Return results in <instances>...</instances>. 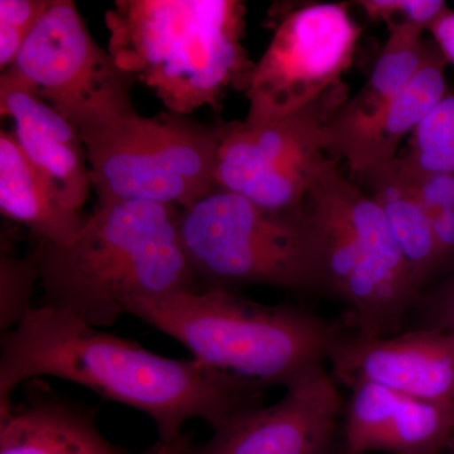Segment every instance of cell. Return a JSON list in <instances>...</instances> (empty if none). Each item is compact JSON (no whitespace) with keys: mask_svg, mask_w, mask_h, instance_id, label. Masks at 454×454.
<instances>
[{"mask_svg":"<svg viewBox=\"0 0 454 454\" xmlns=\"http://www.w3.org/2000/svg\"><path fill=\"white\" fill-rule=\"evenodd\" d=\"M41 376L74 382L142 411L153 420L160 443L184 437L188 420L219 428L239 411L258 405L264 390L196 358L153 354L47 304L33 307L3 336L0 408L12 404L17 387Z\"/></svg>","mask_w":454,"mask_h":454,"instance_id":"obj_1","label":"cell"},{"mask_svg":"<svg viewBox=\"0 0 454 454\" xmlns=\"http://www.w3.org/2000/svg\"><path fill=\"white\" fill-rule=\"evenodd\" d=\"M181 211L149 201L107 203L68 243L40 241L43 304L101 328L140 301L201 289L182 244Z\"/></svg>","mask_w":454,"mask_h":454,"instance_id":"obj_2","label":"cell"},{"mask_svg":"<svg viewBox=\"0 0 454 454\" xmlns=\"http://www.w3.org/2000/svg\"><path fill=\"white\" fill-rule=\"evenodd\" d=\"M245 14L239 0H118L106 14L107 52L167 112L217 110L227 90H247L253 73Z\"/></svg>","mask_w":454,"mask_h":454,"instance_id":"obj_3","label":"cell"},{"mask_svg":"<svg viewBox=\"0 0 454 454\" xmlns=\"http://www.w3.org/2000/svg\"><path fill=\"white\" fill-rule=\"evenodd\" d=\"M129 315L178 340L205 365L262 389H286L324 367L340 336L309 310L256 303L226 288L140 301Z\"/></svg>","mask_w":454,"mask_h":454,"instance_id":"obj_4","label":"cell"},{"mask_svg":"<svg viewBox=\"0 0 454 454\" xmlns=\"http://www.w3.org/2000/svg\"><path fill=\"white\" fill-rule=\"evenodd\" d=\"M321 254L324 294L348 313L355 334H395L420 297L378 203L331 160L309 197Z\"/></svg>","mask_w":454,"mask_h":454,"instance_id":"obj_5","label":"cell"},{"mask_svg":"<svg viewBox=\"0 0 454 454\" xmlns=\"http://www.w3.org/2000/svg\"><path fill=\"white\" fill-rule=\"evenodd\" d=\"M182 244L203 288L273 286L321 293V254L306 206L270 211L216 190L181 211Z\"/></svg>","mask_w":454,"mask_h":454,"instance_id":"obj_6","label":"cell"},{"mask_svg":"<svg viewBox=\"0 0 454 454\" xmlns=\"http://www.w3.org/2000/svg\"><path fill=\"white\" fill-rule=\"evenodd\" d=\"M225 125L206 127L175 113L138 114L82 131L98 205L149 201L192 207L217 190V152Z\"/></svg>","mask_w":454,"mask_h":454,"instance_id":"obj_7","label":"cell"},{"mask_svg":"<svg viewBox=\"0 0 454 454\" xmlns=\"http://www.w3.org/2000/svg\"><path fill=\"white\" fill-rule=\"evenodd\" d=\"M5 71L80 130L137 113L136 79L95 43L71 0H51Z\"/></svg>","mask_w":454,"mask_h":454,"instance_id":"obj_8","label":"cell"},{"mask_svg":"<svg viewBox=\"0 0 454 454\" xmlns=\"http://www.w3.org/2000/svg\"><path fill=\"white\" fill-rule=\"evenodd\" d=\"M343 90L279 121L225 124L215 169L217 190L265 210L303 208L331 160L325 157L324 127L345 104Z\"/></svg>","mask_w":454,"mask_h":454,"instance_id":"obj_9","label":"cell"},{"mask_svg":"<svg viewBox=\"0 0 454 454\" xmlns=\"http://www.w3.org/2000/svg\"><path fill=\"white\" fill-rule=\"evenodd\" d=\"M360 35L345 3H309L286 13L254 65L244 121H279L345 89L342 74Z\"/></svg>","mask_w":454,"mask_h":454,"instance_id":"obj_10","label":"cell"},{"mask_svg":"<svg viewBox=\"0 0 454 454\" xmlns=\"http://www.w3.org/2000/svg\"><path fill=\"white\" fill-rule=\"evenodd\" d=\"M342 411L336 380L319 367L279 402L236 413L191 454H331Z\"/></svg>","mask_w":454,"mask_h":454,"instance_id":"obj_11","label":"cell"},{"mask_svg":"<svg viewBox=\"0 0 454 454\" xmlns=\"http://www.w3.org/2000/svg\"><path fill=\"white\" fill-rule=\"evenodd\" d=\"M328 361L337 384L364 382L454 404V333L417 327L385 337L340 333Z\"/></svg>","mask_w":454,"mask_h":454,"instance_id":"obj_12","label":"cell"},{"mask_svg":"<svg viewBox=\"0 0 454 454\" xmlns=\"http://www.w3.org/2000/svg\"><path fill=\"white\" fill-rule=\"evenodd\" d=\"M345 405V454H443L454 446V404L364 382Z\"/></svg>","mask_w":454,"mask_h":454,"instance_id":"obj_13","label":"cell"},{"mask_svg":"<svg viewBox=\"0 0 454 454\" xmlns=\"http://www.w3.org/2000/svg\"><path fill=\"white\" fill-rule=\"evenodd\" d=\"M0 112L14 122V138L66 210L82 215L91 187L88 157L76 125L9 71L0 77Z\"/></svg>","mask_w":454,"mask_h":454,"instance_id":"obj_14","label":"cell"},{"mask_svg":"<svg viewBox=\"0 0 454 454\" xmlns=\"http://www.w3.org/2000/svg\"><path fill=\"white\" fill-rule=\"evenodd\" d=\"M389 37L364 88L340 107L324 127L327 153L342 158L349 146L390 106L394 98L419 70L429 41L423 28L411 23H389Z\"/></svg>","mask_w":454,"mask_h":454,"instance_id":"obj_15","label":"cell"},{"mask_svg":"<svg viewBox=\"0 0 454 454\" xmlns=\"http://www.w3.org/2000/svg\"><path fill=\"white\" fill-rule=\"evenodd\" d=\"M0 454H128L86 411L57 400L0 408Z\"/></svg>","mask_w":454,"mask_h":454,"instance_id":"obj_16","label":"cell"},{"mask_svg":"<svg viewBox=\"0 0 454 454\" xmlns=\"http://www.w3.org/2000/svg\"><path fill=\"white\" fill-rule=\"evenodd\" d=\"M447 65L437 43L430 42L426 59L411 82L342 155L354 175L361 177L373 167L395 160L400 142L448 94Z\"/></svg>","mask_w":454,"mask_h":454,"instance_id":"obj_17","label":"cell"},{"mask_svg":"<svg viewBox=\"0 0 454 454\" xmlns=\"http://www.w3.org/2000/svg\"><path fill=\"white\" fill-rule=\"evenodd\" d=\"M360 179L366 186L367 195L381 208L422 294L430 278L443 268V262L408 173L396 157L389 163L367 170Z\"/></svg>","mask_w":454,"mask_h":454,"instance_id":"obj_18","label":"cell"},{"mask_svg":"<svg viewBox=\"0 0 454 454\" xmlns=\"http://www.w3.org/2000/svg\"><path fill=\"white\" fill-rule=\"evenodd\" d=\"M0 210L50 244L68 243L85 223L57 201L13 134L5 130L0 133Z\"/></svg>","mask_w":454,"mask_h":454,"instance_id":"obj_19","label":"cell"},{"mask_svg":"<svg viewBox=\"0 0 454 454\" xmlns=\"http://www.w3.org/2000/svg\"><path fill=\"white\" fill-rule=\"evenodd\" d=\"M411 146L399 157L409 168L454 175V94H448L411 133Z\"/></svg>","mask_w":454,"mask_h":454,"instance_id":"obj_20","label":"cell"},{"mask_svg":"<svg viewBox=\"0 0 454 454\" xmlns=\"http://www.w3.org/2000/svg\"><path fill=\"white\" fill-rule=\"evenodd\" d=\"M400 162L422 202L443 268L450 267L454 264V175L417 172L406 167L402 160Z\"/></svg>","mask_w":454,"mask_h":454,"instance_id":"obj_21","label":"cell"},{"mask_svg":"<svg viewBox=\"0 0 454 454\" xmlns=\"http://www.w3.org/2000/svg\"><path fill=\"white\" fill-rule=\"evenodd\" d=\"M40 270L35 258L3 256L0 260V325L4 333L16 327L33 309L31 301Z\"/></svg>","mask_w":454,"mask_h":454,"instance_id":"obj_22","label":"cell"},{"mask_svg":"<svg viewBox=\"0 0 454 454\" xmlns=\"http://www.w3.org/2000/svg\"><path fill=\"white\" fill-rule=\"evenodd\" d=\"M51 0H0V67L8 70Z\"/></svg>","mask_w":454,"mask_h":454,"instance_id":"obj_23","label":"cell"},{"mask_svg":"<svg viewBox=\"0 0 454 454\" xmlns=\"http://www.w3.org/2000/svg\"><path fill=\"white\" fill-rule=\"evenodd\" d=\"M356 4L372 20L387 23H411L429 31L448 11L439 0H360Z\"/></svg>","mask_w":454,"mask_h":454,"instance_id":"obj_24","label":"cell"},{"mask_svg":"<svg viewBox=\"0 0 454 454\" xmlns=\"http://www.w3.org/2000/svg\"><path fill=\"white\" fill-rule=\"evenodd\" d=\"M414 309L419 318L418 327L454 333V270L434 289L422 293Z\"/></svg>","mask_w":454,"mask_h":454,"instance_id":"obj_25","label":"cell"},{"mask_svg":"<svg viewBox=\"0 0 454 454\" xmlns=\"http://www.w3.org/2000/svg\"><path fill=\"white\" fill-rule=\"evenodd\" d=\"M435 43L446 57L448 64L454 65V12L448 9L429 29Z\"/></svg>","mask_w":454,"mask_h":454,"instance_id":"obj_26","label":"cell"},{"mask_svg":"<svg viewBox=\"0 0 454 454\" xmlns=\"http://www.w3.org/2000/svg\"><path fill=\"white\" fill-rule=\"evenodd\" d=\"M192 444L187 438L181 437L170 443L158 444L157 450L153 454H191Z\"/></svg>","mask_w":454,"mask_h":454,"instance_id":"obj_27","label":"cell"},{"mask_svg":"<svg viewBox=\"0 0 454 454\" xmlns=\"http://www.w3.org/2000/svg\"><path fill=\"white\" fill-rule=\"evenodd\" d=\"M452 450H453V454H454V447L452 448Z\"/></svg>","mask_w":454,"mask_h":454,"instance_id":"obj_28","label":"cell"}]
</instances>
